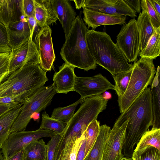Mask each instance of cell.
Listing matches in <instances>:
<instances>
[{"label": "cell", "instance_id": "obj_1", "mask_svg": "<svg viewBox=\"0 0 160 160\" xmlns=\"http://www.w3.org/2000/svg\"><path fill=\"white\" fill-rule=\"evenodd\" d=\"M122 153L132 158L134 148L142 135L152 126L153 120L151 88L142 94L116 120L113 128L120 127L128 119Z\"/></svg>", "mask_w": 160, "mask_h": 160}, {"label": "cell", "instance_id": "obj_2", "mask_svg": "<svg viewBox=\"0 0 160 160\" xmlns=\"http://www.w3.org/2000/svg\"><path fill=\"white\" fill-rule=\"evenodd\" d=\"M87 40L90 52L96 64L113 75L132 69L124 55L105 32L88 30Z\"/></svg>", "mask_w": 160, "mask_h": 160}, {"label": "cell", "instance_id": "obj_3", "mask_svg": "<svg viewBox=\"0 0 160 160\" xmlns=\"http://www.w3.org/2000/svg\"><path fill=\"white\" fill-rule=\"evenodd\" d=\"M88 30L81 15H78L65 37L60 52L61 57L65 63L87 71L95 69L97 66L88 45Z\"/></svg>", "mask_w": 160, "mask_h": 160}, {"label": "cell", "instance_id": "obj_4", "mask_svg": "<svg viewBox=\"0 0 160 160\" xmlns=\"http://www.w3.org/2000/svg\"><path fill=\"white\" fill-rule=\"evenodd\" d=\"M40 65L26 64L10 73L0 84V98L27 92H35L48 81Z\"/></svg>", "mask_w": 160, "mask_h": 160}, {"label": "cell", "instance_id": "obj_5", "mask_svg": "<svg viewBox=\"0 0 160 160\" xmlns=\"http://www.w3.org/2000/svg\"><path fill=\"white\" fill-rule=\"evenodd\" d=\"M132 74L127 89L118 98L121 113H124L142 94L148 85H151L156 72L153 59L141 58L133 64Z\"/></svg>", "mask_w": 160, "mask_h": 160}, {"label": "cell", "instance_id": "obj_6", "mask_svg": "<svg viewBox=\"0 0 160 160\" xmlns=\"http://www.w3.org/2000/svg\"><path fill=\"white\" fill-rule=\"evenodd\" d=\"M107 103L101 94L85 98L60 134L69 139L81 136L89 124L106 108Z\"/></svg>", "mask_w": 160, "mask_h": 160}, {"label": "cell", "instance_id": "obj_7", "mask_svg": "<svg viewBox=\"0 0 160 160\" xmlns=\"http://www.w3.org/2000/svg\"><path fill=\"white\" fill-rule=\"evenodd\" d=\"M56 93L52 84L41 87L27 98L11 128L10 133L25 130L33 114L45 109L50 104Z\"/></svg>", "mask_w": 160, "mask_h": 160}, {"label": "cell", "instance_id": "obj_8", "mask_svg": "<svg viewBox=\"0 0 160 160\" xmlns=\"http://www.w3.org/2000/svg\"><path fill=\"white\" fill-rule=\"evenodd\" d=\"M57 134L52 131L40 128L32 131L23 130L11 133L1 148L3 157L6 160L24 149L33 141Z\"/></svg>", "mask_w": 160, "mask_h": 160}, {"label": "cell", "instance_id": "obj_9", "mask_svg": "<svg viewBox=\"0 0 160 160\" xmlns=\"http://www.w3.org/2000/svg\"><path fill=\"white\" fill-rule=\"evenodd\" d=\"M129 62H136L140 51L137 20L133 18L123 25L117 36L116 43Z\"/></svg>", "mask_w": 160, "mask_h": 160}, {"label": "cell", "instance_id": "obj_10", "mask_svg": "<svg viewBox=\"0 0 160 160\" xmlns=\"http://www.w3.org/2000/svg\"><path fill=\"white\" fill-rule=\"evenodd\" d=\"M109 89L115 90V85L101 73L90 77H76L74 91L82 98L101 95Z\"/></svg>", "mask_w": 160, "mask_h": 160}, {"label": "cell", "instance_id": "obj_11", "mask_svg": "<svg viewBox=\"0 0 160 160\" xmlns=\"http://www.w3.org/2000/svg\"><path fill=\"white\" fill-rule=\"evenodd\" d=\"M40 60V66L45 72L51 71L54 61L52 30L48 26L41 28L36 35L35 42Z\"/></svg>", "mask_w": 160, "mask_h": 160}, {"label": "cell", "instance_id": "obj_12", "mask_svg": "<svg viewBox=\"0 0 160 160\" xmlns=\"http://www.w3.org/2000/svg\"><path fill=\"white\" fill-rule=\"evenodd\" d=\"M40 62L36 44L28 41L10 52L9 72L10 74L26 64L39 65Z\"/></svg>", "mask_w": 160, "mask_h": 160}, {"label": "cell", "instance_id": "obj_13", "mask_svg": "<svg viewBox=\"0 0 160 160\" xmlns=\"http://www.w3.org/2000/svg\"><path fill=\"white\" fill-rule=\"evenodd\" d=\"M83 7L110 15L137 17L136 13L123 0H85Z\"/></svg>", "mask_w": 160, "mask_h": 160}, {"label": "cell", "instance_id": "obj_14", "mask_svg": "<svg viewBox=\"0 0 160 160\" xmlns=\"http://www.w3.org/2000/svg\"><path fill=\"white\" fill-rule=\"evenodd\" d=\"M128 119L120 127L111 129L105 143L102 160H120Z\"/></svg>", "mask_w": 160, "mask_h": 160}, {"label": "cell", "instance_id": "obj_15", "mask_svg": "<svg viewBox=\"0 0 160 160\" xmlns=\"http://www.w3.org/2000/svg\"><path fill=\"white\" fill-rule=\"evenodd\" d=\"M83 20L88 28L95 29L99 26L104 25L123 24L125 23L126 16L105 14L82 7Z\"/></svg>", "mask_w": 160, "mask_h": 160}, {"label": "cell", "instance_id": "obj_16", "mask_svg": "<svg viewBox=\"0 0 160 160\" xmlns=\"http://www.w3.org/2000/svg\"><path fill=\"white\" fill-rule=\"evenodd\" d=\"M6 27L8 44L12 49L19 48L29 40L30 33L25 17Z\"/></svg>", "mask_w": 160, "mask_h": 160}, {"label": "cell", "instance_id": "obj_17", "mask_svg": "<svg viewBox=\"0 0 160 160\" xmlns=\"http://www.w3.org/2000/svg\"><path fill=\"white\" fill-rule=\"evenodd\" d=\"M74 68L65 63L59 67V71L54 73L53 84L57 93L67 94L74 91L76 77Z\"/></svg>", "mask_w": 160, "mask_h": 160}, {"label": "cell", "instance_id": "obj_18", "mask_svg": "<svg viewBox=\"0 0 160 160\" xmlns=\"http://www.w3.org/2000/svg\"><path fill=\"white\" fill-rule=\"evenodd\" d=\"M24 17L22 0H0V21L4 25L7 26Z\"/></svg>", "mask_w": 160, "mask_h": 160}, {"label": "cell", "instance_id": "obj_19", "mask_svg": "<svg viewBox=\"0 0 160 160\" xmlns=\"http://www.w3.org/2000/svg\"><path fill=\"white\" fill-rule=\"evenodd\" d=\"M34 17L37 25L41 28L56 22L58 17L52 0H33Z\"/></svg>", "mask_w": 160, "mask_h": 160}, {"label": "cell", "instance_id": "obj_20", "mask_svg": "<svg viewBox=\"0 0 160 160\" xmlns=\"http://www.w3.org/2000/svg\"><path fill=\"white\" fill-rule=\"evenodd\" d=\"M52 1L58 19L62 26L66 37L76 18V13L68 0H52Z\"/></svg>", "mask_w": 160, "mask_h": 160}, {"label": "cell", "instance_id": "obj_21", "mask_svg": "<svg viewBox=\"0 0 160 160\" xmlns=\"http://www.w3.org/2000/svg\"><path fill=\"white\" fill-rule=\"evenodd\" d=\"M160 71L158 66L151 85L152 128H160Z\"/></svg>", "mask_w": 160, "mask_h": 160}, {"label": "cell", "instance_id": "obj_22", "mask_svg": "<svg viewBox=\"0 0 160 160\" xmlns=\"http://www.w3.org/2000/svg\"><path fill=\"white\" fill-rule=\"evenodd\" d=\"M23 103L10 108L0 117V149L10 134L11 128L18 115Z\"/></svg>", "mask_w": 160, "mask_h": 160}, {"label": "cell", "instance_id": "obj_23", "mask_svg": "<svg viewBox=\"0 0 160 160\" xmlns=\"http://www.w3.org/2000/svg\"><path fill=\"white\" fill-rule=\"evenodd\" d=\"M111 129L106 124L100 126L96 140L83 160H102L104 145Z\"/></svg>", "mask_w": 160, "mask_h": 160}, {"label": "cell", "instance_id": "obj_24", "mask_svg": "<svg viewBox=\"0 0 160 160\" xmlns=\"http://www.w3.org/2000/svg\"><path fill=\"white\" fill-rule=\"evenodd\" d=\"M137 21L140 37V51H141L145 47L155 30L147 12L145 11H142V12L139 13Z\"/></svg>", "mask_w": 160, "mask_h": 160}, {"label": "cell", "instance_id": "obj_25", "mask_svg": "<svg viewBox=\"0 0 160 160\" xmlns=\"http://www.w3.org/2000/svg\"><path fill=\"white\" fill-rule=\"evenodd\" d=\"M24 149L25 160H47V145L42 139L33 141Z\"/></svg>", "mask_w": 160, "mask_h": 160}, {"label": "cell", "instance_id": "obj_26", "mask_svg": "<svg viewBox=\"0 0 160 160\" xmlns=\"http://www.w3.org/2000/svg\"><path fill=\"white\" fill-rule=\"evenodd\" d=\"M134 151L144 149L152 146L160 151V128H152L148 130L141 137L137 143Z\"/></svg>", "mask_w": 160, "mask_h": 160}, {"label": "cell", "instance_id": "obj_27", "mask_svg": "<svg viewBox=\"0 0 160 160\" xmlns=\"http://www.w3.org/2000/svg\"><path fill=\"white\" fill-rule=\"evenodd\" d=\"M160 53V27L155 30L145 47L140 51L139 54L141 57L153 60L159 56Z\"/></svg>", "mask_w": 160, "mask_h": 160}, {"label": "cell", "instance_id": "obj_28", "mask_svg": "<svg viewBox=\"0 0 160 160\" xmlns=\"http://www.w3.org/2000/svg\"><path fill=\"white\" fill-rule=\"evenodd\" d=\"M84 99L80 98L77 101L69 106L54 109L51 117L68 122L73 116L76 107L79 104L82 103Z\"/></svg>", "mask_w": 160, "mask_h": 160}, {"label": "cell", "instance_id": "obj_29", "mask_svg": "<svg viewBox=\"0 0 160 160\" xmlns=\"http://www.w3.org/2000/svg\"><path fill=\"white\" fill-rule=\"evenodd\" d=\"M78 138L71 140L66 141L61 135L57 147L54 160H69L71 153Z\"/></svg>", "mask_w": 160, "mask_h": 160}, {"label": "cell", "instance_id": "obj_30", "mask_svg": "<svg viewBox=\"0 0 160 160\" xmlns=\"http://www.w3.org/2000/svg\"><path fill=\"white\" fill-rule=\"evenodd\" d=\"M67 123V122L49 117L44 112L42 114V120L39 128L52 131L58 134H60L63 131Z\"/></svg>", "mask_w": 160, "mask_h": 160}, {"label": "cell", "instance_id": "obj_31", "mask_svg": "<svg viewBox=\"0 0 160 160\" xmlns=\"http://www.w3.org/2000/svg\"><path fill=\"white\" fill-rule=\"evenodd\" d=\"M132 69L112 75L115 83V90L118 98L122 97L127 89L132 74Z\"/></svg>", "mask_w": 160, "mask_h": 160}, {"label": "cell", "instance_id": "obj_32", "mask_svg": "<svg viewBox=\"0 0 160 160\" xmlns=\"http://www.w3.org/2000/svg\"><path fill=\"white\" fill-rule=\"evenodd\" d=\"M100 122L97 119L93 120L88 125L85 132L86 140L85 157L94 143L99 134Z\"/></svg>", "mask_w": 160, "mask_h": 160}, {"label": "cell", "instance_id": "obj_33", "mask_svg": "<svg viewBox=\"0 0 160 160\" xmlns=\"http://www.w3.org/2000/svg\"><path fill=\"white\" fill-rule=\"evenodd\" d=\"M132 158L133 160H160V151L154 147L149 146L134 151Z\"/></svg>", "mask_w": 160, "mask_h": 160}, {"label": "cell", "instance_id": "obj_34", "mask_svg": "<svg viewBox=\"0 0 160 160\" xmlns=\"http://www.w3.org/2000/svg\"><path fill=\"white\" fill-rule=\"evenodd\" d=\"M142 11L148 13L151 22L155 30L160 27V18L153 8L150 0H142L140 1Z\"/></svg>", "mask_w": 160, "mask_h": 160}, {"label": "cell", "instance_id": "obj_35", "mask_svg": "<svg viewBox=\"0 0 160 160\" xmlns=\"http://www.w3.org/2000/svg\"><path fill=\"white\" fill-rule=\"evenodd\" d=\"M34 93L27 92L12 96L1 98H0V103L9 104L23 103L27 98Z\"/></svg>", "mask_w": 160, "mask_h": 160}, {"label": "cell", "instance_id": "obj_36", "mask_svg": "<svg viewBox=\"0 0 160 160\" xmlns=\"http://www.w3.org/2000/svg\"><path fill=\"white\" fill-rule=\"evenodd\" d=\"M10 52H0V84L10 74Z\"/></svg>", "mask_w": 160, "mask_h": 160}, {"label": "cell", "instance_id": "obj_37", "mask_svg": "<svg viewBox=\"0 0 160 160\" xmlns=\"http://www.w3.org/2000/svg\"><path fill=\"white\" fill-rule=\"evenodd\" d=\"M11 50L8 44L7 27L0 21V52H10Z\"/></svg>", "mask_w": 160, "mask_h": 160}, {"label": "cell", "instance_id": "obj_38", "mask_svg": "<svg viewBox=\"0 0 160 160\" xmlns=\"http://www.w3.org/2000/svg\"><path fill=\"white\" fill-rule=\"evenodd\" d=\"M61 137L59 134L52 136L47 145V160H54L57 146Z\"/></svg>", "mask_w": 160, "mask_h": 160}, {"label": "cell", "instance_id": "obj_39", "mask_svg": "<svg viewBox=\"0 0 160 160\" xmlns=\"http://www.w3.org/2000/svg\"><path fill=\"white\" fill-rule=\"evenodd\" d=\"M22 2L23 9L26 17L34 16L33 0H22Z\"/></svg>", "mask_w": 160, "mask_h": 160}, {"label": "cell", "instance_id": "obj_40", "mask_svg": "<svg viewBox=\"0 0 160 160\" xmlns=\"http://www.w3.org/2000/svg\"><path fill=\"white\" fill-rule=\"evenodd\" d=\"M85 132L81 136L76 139L70 155L69 160H76L79 148L85 138Z\"/></svg>", "mask_w": 160, "mask_h": 160}, {"label": "cell", "instance_id": "obj_41", "mask_svg": "<svg viewBox=\"0 0 160 160\" xmlns=\"http://www.w3.org/2000/svg\"><path fill=\"white\" fill-rule=\"evenodd\" d=\"M136 13H139L141 10L140 1L139 0H123Z\"/></svg>", "mask_w": 160, "mask_h": 160}, {"label": "cell", "instance_id": "obj_42", "mask_svg": "<svg viewBox=\"0 0 160 160\" xmlns=\"http://www.w3.org/2000/svg\"><path fill=\"white\" fill-rule=\"evenodd\" d=\"M28 26L30 30V35L29 41H32L33 33L36 26L38 25L34 16L26 17Z\"/></svg>", "mask_w": 160, "mask_h": 160}, {"label": "cell", "instance_id": "obj_43", "mask_svg": "<svg viewBox=\"0 0 160 160\" xmlns=\"http://www.w3.org/2000/svg\"><path fill=\"white\" fill-rule=\"evenodd\" d=\"M86 147L85 138L81 145L78 152L76 160H83L85 157Z\"/></svg>", "mask_w": 160, "mask_h": 160}, {"label": "cell", "instance_id": "obj_44", "mask_svg": "<svg viewBox=\"0 0 160 160\" xmlns=\"http://www.w3.org/2000/svg\"><path fill=\"white\" fill-rule=\"evenodd\" d=\"M18 105V104H9L0 103V117L10 108Z\"/></svg>", "mask_w": 160, "mask_h": 160}, {"label": "cell", "instance_id": "obj_45", "mask_svg": "<svg viewBox=\"0 0 160 160\" xmlns=\"http://www.w3.org/2000/svg\"><path fill=\"white\" fill-rule=\"evenodd\" d=\"M5 160H25L24 150L23 149Z\"/></svg>", "mask_w": 160, "mask_h": 160}, {"label": "cell", "instance_id": "obj_46", "mask_svg": "<svg viewBox=\"0 0 160 160\" xmlns=\"http://www.w3.org/2000/svg\"><path fill=\"white\" fill-rule=\"evenodd\" d=\"M150 1L158 17L160 18V0H150Z\"/></svg>", "mask_w": 160, "mask_h": 160}, {"label": "cell", "instance_id": "obj_47", "mask_svg": "<svg viewBox=\"0 0 160 160\" xmlns=\"http://www.w3.org/2000/svg\"><path fill=\"white\" fill-rule=\"evenodd\" d=\"M75 4L76 8L77 9H80L81 7H83L84 5L85 0H73Z\"/></svg>", "mask_w": 160, "mask_h": 160}, {"label": "cell", "instance_id": "obj_48", "mask_svg": "<svg viewBox=\"0 0 160 160\" xmlns=\"http://www.w3.org/2000/svg\"><path fill=\"white\" fill-rule=\"evenodd\" d=\"M103 94L102 95L103 98L106 100H108V99L111 98L112 97L111 94L110 93L106 91L104 92Z\"/></svg>", "mask_w": 160, "mask_h": 160}, {"label": "cell", "instance_id": "obj_49", "mask_svg": "<svg viewBox=\"0 0 160 160\" xmlns=\"http://www.w3.org/2000/svg\"><path fill=\"white\" fill-rule=\"evenodd\" d=\"M120 160H133V159L132 158L123 157Z\"/></svg>", "mask_w": 160, "mask_h": 160}, {"label": "cell", "instance_id": "obj_50", "mask_svg": "<svg viewBox=\"0 0 160 160\" xmlns=\"http://www.w3.org/2000/svg\"><path fill=\"white\" fill-rule=\"evenodd\" d=\"M0 160H5L2 155L1 150L0 149Z\"/></svg>", "mask_w": 160, "mask_h": 160}]
</instances>
